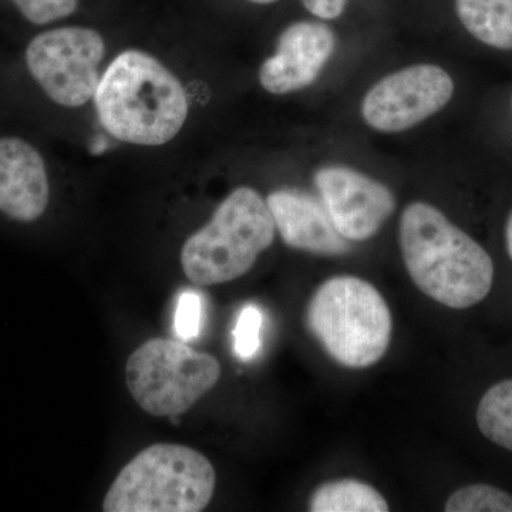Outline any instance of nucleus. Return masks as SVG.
<instances>
[{
    "mask_svg": "<svg viewBox=\"0 0 512 512\" xmlns=\"http://www.w3.org/2000/svg\"><path fill=\"white\" fill-rule=\"evenodd\" d=\"M399 241L407 274L433 301L467 311L493 291L491 255L434 205L417 201L404 208Z\"/></svg>",
    "mask_w": 512,
    "mask_h": 512,
    "instance_id": "f257e3e1",
    "label": "nucleus"
},
{
    "mask_svg": "<svg viewBox=\"0 0 512 512\" xmlns=\"http://www.w3.org/2000/svg\"><path fill=\"white\" fill-rule=\"evenodd\" d=\"M93 99L107 133L134 146L170 143L190 110L180 80L141 50L121 52L109 64Z\"/></svg>",
    "mask_w": 512,
    "mask_h": 512,
    "instance_id": "f03ea898",
    "label": "nucleus"
},
{
    "mask_svg": "<svg viewBox=\"0 0 512 512\" xmlns=\"http://www.w3.org/2000/svg\"><path fill=\"white\" fill-rule=\"evenodd\" d=\"M306 328L340 366L366 369L382 360L392 339L393 320L382 293L365 279L340 275L313 293Z\"/></svg>",
    "mask_w": 512,
    "mask_h": 512,
    "instance_id": "7ed1b4c3",
    "label": "nucleus"
},
{
    "mask_svg": "<svg viewBox=\"0 0 512 512\" xmlns=\"http://www.w3.org/2000/svg\"><path fill=\"white\" fill-rule=\"evenodd\" d=\"M217 474L200 451L158 443L128 461L110 485L104 512H200L214 497Z\"/></svg>",
    "mask_w": 512,
    "mask_h": 512,
    "instance_id": "20e7f679",
    "label": "nucleus"
},
{
    "mask_svg": "<svg viewBox=\"0 0 512 512\" xmlns=\"http://www.w3.org/2000/svg\"><path fill=\"white\" fill-rule=\"evenodd\" d=\"M266 200L251 187H239L218 205L211 221L181 249L185 276L197 286L227 284L247 275L275 239Z\"/></svg>",
    "mask_w": 512,
    "mask_h": 512,
    "instance_id": "39448f33",
    "label": "nucleus"
},
{
    "mask_svg": "<svg viewBox=\"0 0 512 512\" xmlns=\"http://www.w3.org/2000/svg\"><path fill=\"white\" fill-rule=\"evenodd\" d=\"M220 377V362L190 348L183 340H147L126 363L131 396L144 412L156 417L187 413Z\"/></svg>",
    "mask_w": 512,
    "mask_h": 512,
    "instance_id": "423d86ee",
    "label": "nucleus"
},
{
    "mask_svg": "<svg viewBox=\"0 0 512 512\" xmlns=\"http://www.w3.org/2000/svg\"><path fill=\"white\" fill-rule=\"evenodd\" d=\"M106 43L97 30L49 26L29 37L20 53V72L43 99L64 109L89 103L100 82Z\"/></svg>",
    "mask_w": 512,
    "mask_h": 512,
    "instance_id": "0eeeda50",
    "label": "nucleus"
},
{
    "mask_svg": "<svg viewBox=\"0 0 512 512\" xmlns=\"http://www.w3.org/2000/svg\"><path fill=\"white\" fill-rule=\"evenodd\" d=\"M453 94V77L443 67L414 64L383 77L370 87L360 111L373 130L402 133L443 110Z\"/></svg>",
    "mask_w": 512,
    "mask_h": 512,
    "instance_id": "6e6552de",
    "label": "nucleus"
},
{
    "mask_svg": "<svg viewBox=\"0 0 512 512\" xmlns=\"http://www.w3.org/2000/svg\"><path fill=\"white\" fill-rule=\"evenodd\" d=\"M313 181L339 234L350 242L375 237L396 210L390 188L355 168L325 165Z\"/></svg>",
    "mask_w": 512,
    "mask_h": 512,
    "instance_id": "1a4fd4ad",
    "label": "nucleus"
},
{
    "mask_svg": "<svg viewBox=\"0 0 512 512\" xmlns=\"http://www.w3.org/2000/svg\"><path fill=\"white\" fill-rule=\"evenodd\" d=\"M52 201L49 163L30 138L0 131V217L36 224Z\"/></svg>",
    "mask_w": 512,
    "mask_h": 512,
    "instance_id": "9d476101",
    "label": "nucleus"
},
{
    "mask_svg": "<svg viewBox=\"0 0 512 512\" xmlns=\"http://www.w3.org/2000/svg\"><path fill=\"white\" fill-rule=\"evenodd\" d=\"M335 49V32L325 22H293L279 35L274 55L262 63L259 83L278 96L299 92L318 80Z\"/></svg>",
    "mask_w": 512,
    "mask_h": 512,
    "instance_id": "9b49d317",
    "label": "nucleus"
},
{
    "mask_svg": "<svg viewBox=\"0 0 512 512\" xmlns=\"http://www.w3.org/2000/svg\"><path fill=\"white\" fill-rule=\"evenodd\" d=\"M276 231L288 247L309 254L339 256L352 251L350 241L339 234L325 205L295 188H282L266 198Z\"/></svg>",
    "mask_w": 512,
    "mask_h": 512,
    "instance_id": "f8f14e48",
    "label": "nucleus"
},
{
    "mask_svg": "<svg viewBox=\"0 0 512 512\" xmlns=\"http://www.w3.org/2000/svg\"><path fill=\"white\" fill-rule=\"evenodd\" d=\"M461 25L484 45L512 50V0H456Z\"/></svg>",
    "mask_w": 512,
    "mask_h": 512,
    "instance_id": "ddd939ff",
    "label": "nucleus"
},
{
    "mask_svg": "<svg viewBox=\"0 0 512 512\" xmlns=\"http://www.w3.org/2000/svg\"><path fill=\"white\" fill-rule=\"evenodd\" d=\"M389 504L375 487L353 478L329 481L313 493L312 512H386Z\"/></svg>",
    "mask_w": 512,
    "mask_h": 512,
    "instance_id": "4468645a",
    "label": "nucleus"
},
{
    "mask_svg": "<svg viewBox=\"0 0 512 512\" xmlns=\"http://www.w3.org/2000/svg\"><path fill=\"white\" fill-rule=\"evenodd\" d=\"M476 424L485 440L512 453V377L485 390L477 403Z\"/></svg>",
    "mask_w": 512,
    "mask_h": 512,
    "instance_id": "2eb2a0df",
    "label": "nucleus"
},
{
    "mask_svg": "<svg viewBox=\"0 0 512 512\" xmlns=\"http://www.w3.org/2000/svg\"><path fill=\"white\" fill-rule=\"evenodd\" d=\"M79 5L80 0H0V10L9 18L37 30L69 18Z\"/></svg>",
    "mask_w": 512,
    "mask_h": 512,
    "instance_id": "dca6fc26",
    "label": "nucleus"
},
{
    "mask_svg": "<svg viewBox=\"0 0 512 512\" xmlns=\"http://www.w3.org/2000/svg\"><path fill=\"white\" fill-rule=\"evenodd\" d=\"M447 512H512V494L493 484L476 483L458 488L448 497Z\"/></svg>",
    "mask_w": 512,
    "mask_h": 512,
    "instance_id": "f3484780",
    "label": "nucleus"
},
{
    "mask_svg": "<svg viewBox=\"0 0 512 512\" xmlns=\"http://www.w3.org/2000/svg\"><path fill=\"white\" fill-rule=\"evenodd\" d=\"M264 315L254 303H248L239 312L234 329V350L241 360H251L261 348V330Z\"/></svg>",
    "mask_w": 512,
    "mask_h": 512,
    "instance_id": "a211bd4d",
    "label": "nucleus"
},
{
    "mask_svg": "<svg viewBox=\"0 0 512 512\" xmlns=\"http://www.w3.org/2000/svg\"><path fill=\"white\" fill-rule=\"evenodd\" d=\"M202 298L200 293L185 291L178 299L175 309L174 328L183 342L197 339L202 326Z\"/></svg>",
    "mask_w": 512,
    "mask_h": 512,
    "instance_id": "6ab92c4d",
    "label": "nucleus"
},
{
    "mask_svg": "<svg viewBox=\"0 0 512 512\" xmlns=\"http://www.w3.org/2000/svg\"><path fill=\"white\" fill-rule=\"evenodd\" d=\"M303 8L319 20H335L345 13L349 0H301Z\"/></svg>",
    "mask_w": 512,
    "mask_h": 512,
    "instance_id": "aec40b11",
    "label": "nucleus"
},
{
    "mask_svg": "<svg viewBox=\"0 0 512 512\" xmlns=\"http://www.w3.org/2000/svg\"><path fill=\"white\" fill-rule=\"evenodd\" d=\"M504 239L508 258H510L512 262V211L510 212V215H508L507 221H505Z\"/></svg>",
    "mask_w": 512,
    "mask_h": 512,
    "instance_id": "412c9836",
    "label": "nucleus"
},
{
    "mask_svg": "<svg viewBox=\"0 0 512 512\" xmlns=\"http://www.w3.org/2000/svg\"><path fill=\"white\" fill-rule=\"evenodd\" d=\"M248 2L255 3V5H274L279 0H248Z\"/></svg>",
    "mask_w": 512,
    "mask_h": 512,
    "instance_id": "4be33fe9",
    "label": "nucleus"
}]
</instances>
